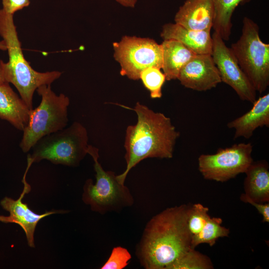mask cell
<instances>
[{"instance_id": "52a82bcc", "label": "cell", "mask_w": 269, "mask_h": 269, "mask_svg": "<svg viewBox=\"0 0 269 269\" xmlns=\"http://www.w3.org/2000/svg\"><path fill=\"white\" fill-rule=\"evenodd\" d=\"M230 48L256 91L265 92L269 85V44L261 40L257 23L244 17L241 35Z\"/></svg>"}, {"instance_id": "9a60e30c", "label": "cell", "mask_w": 269, "mask_h": 269, "mask_svg": "<svg viewBox=\"0 0 269 269\" xmlns=\"http://www.w3.org/2000/svg\"><path fill=\"white\" fill-rule=\"evenodd\" d=\"M163 39L177 40L195 54H212L213 40L211 31H197L176 23L164 24L160 33Z\"/></svg>"}, {"instance_id": "7402d4cb", "label": "cell", "mask_w": 269, "mask_h": 269, "mask_svg": "<svg viewBox=\"0 0 269 269\" xmlns=\"http://www.w3.org/2000/svg\"><path fill=\"white\" fill-rule=\"evenodd\" d=\"M139 79L149 91L152 99L161 97L162 87L166 78L160 69L154 67L147 68L140 73Z\"/></svg>"}, {"instance_id": "3957f363", "label": "cell", "mask_w": 269, "mask_h": 269, "mask_svg": "<svg viewBox=\"0 0 269 269\" xmlns=\"http://www.w3.org/2000/svg\"><path fill=\"white\" fill-rule=\"evenodd\" d=\"M0 36L8 51V61H0L6 82L11 83L30 110L33 109L34 92L43 85H51L59 78L62 72L51 71L40 72L32 68L24 57L14 23L13 15L0 9Z\"/></svg>"}, {"instance_id": "f1b7e54d", "label": "cell", "mask_w": 269, "mask_h": 269, "mask_svg": "<svg viewBox=\"0 0 269 269\" xmlns=\"http://www.w3.org/2000/svg\"><path fill=\"white\" fill-rule=\"evenodd\" d=\"M6 46L4 41L3 40L2 41H0V50L5 51L6 50Z\"/></svg>"}, {"instance_id": "6da1fadb", "label": "cell", "mask_w": 269, "mask_h": 269, "mask_svg": "<svg viewBox=\"0 0 269 269\" xmlns=\"http://www.w3.org/2000/svg\"><path fill=\"white\" fill-rule=\"evenodd\" d=\"M190 205L169 207L147 223L135 254L145 269H167L191 248L192 235L187 225Z\"/></svg>"}, {"instance_id": "2e32d148", "label": "cell", "mask_w": 269, "mask_h": 269, "mask_svg": "<svg viewBox=\"0 0 269 269\" xmlns=\"http://www.w3.org/2000/svg\"><path fill=\"white\" fill-rule=\"evenodd\" d=\"M30 110L25 102L4 82L0 85V119L23 131L27 126Z\"/></svg>"}, {"instance_id": "d4e9b609", "label": "cell", "mask_w": 269, "mask_h": 269, "mask_svg": "<svg viewBox=\"0 0 269 269\" xmlns=\"http://www.w3.org/2000/svg\"><path fill=\"white\" fill-rule=\"evenodd\" d=\"M240 200L243 202L249 203L254 206L263 217V222H269V203H259L249 198L245 193L241 194Z\"/></svg>"}, {"instance_id": "603a6c76", "label": "cell", "mask_w": 269, "mask_h": 269, "mask_svg": "<svg viewBox=\"0 0 269 269\" xmlns=\"http://www.w3.org/2000/svg\"><path fill=\"white\" fill-rule=\"evenodd\" d=\"M209 209L200 203L190 205L188 214L187 225L191 235L198 234L210 218Z\"/></svg>"}, {"instance_id": "8992f818", "label": "cell", "mask_w": 269, "mask_h": 269, "mask_svg": "<svg viewBox=\"0 0 269 269\" xmlns=\"http://www.w3.org/2000/svg\"><path fill=\"white\" fill-rule=\"evenodd\" d=\"M89 145L86 128L74 122L68 127L40 138L28 154L32 163L46 159L55 164L76 167L88 154Z\"/></svg>"}, {"instance_id": "ac0fdd59", "label": "cell", "mask_w": 269, "mask_h": 269, "mask_svg": "<svg viewBox=\"0 0 269 269\" xmlns=\"http://www.w3.org/2000/svg\"><path fill=\"white\" fill-rule=\"evenodd\" d=\"M161 69L166 80L177 79L182 67L196 54L180 42L174 39L163 40Z\"/></svg>"}, {"instance_id": "cb8c5ba5", "label": "cell", "mask_w": 269, "mask_h": 269, "mask_svg": "<svg viewBox=\"0 0 269 269\" xmlns=\"http://www.w3.org/2000/svg\"><path fill=\"white\" fill-rule=\"evenodd\" d=\"M132 259V255L125 248L121 246L114 247L110 257L101 269H123L126 268Z\"/></svg>"}, {"instance_id": "e0dca14e", "label": "cell", "mask_w": 269, "mask_h": 269, "mask_svg": "<svg viewBox=\"0 0 269 269\" xmlns=\"http://www.w3.org/2000/svg\"><path fill=\"white\" fill-rule=\"evenodd\" d=\"M245 194L259 203L269 201V164L264 160L253 162L246 172Z\"/></svg>"}, {"instance_id": "ba28073f", "label": "cell", "mask_w": 269, "mask_h": 269, "mask_svg": "<svg viewBox=\"0 0 269 269\" xmlns=\"http://www.w3.org/2000/svg\"><path fill=\"white\" fill-rule=\"evenodd\" d=\"M113 47L121 75L130 79H139L140 73L147 68H162V46L152 38L125 35L114 42Z\"/></svg>"}, {"instance_id": "4fadbf2b", "label": "cell", "mask_w": 269, "mask_h": 269, "mask_svg": "<svg viewBox=\"0 0 269 269\" xmlns=\"http://www.w3.org/2000/svg\"><path fill=\"white\" fill-rule=\"evenodd\" d=\"M214 9L212 0H186L174 16L175 23L197 31H211Z\"/></svg>"}, {"instance_id": "9c48e42d", "label": "cell", "mask_w": 269, "mask_h": 269, "mask_svg": "<svg viewBox=\"0 0 269 269\" xmlns=\"http://www.w3.org/2000/svg\"><path fill=\"white\" fill-rule=\"evenodd\" d=\"M252 151L251 143L241 142L219 148L214 154H201L198 159L199 171L207 180L227 181L246 172L253 162Z\"/></svg>"}, {"instance_id": "ffe728a7", "label": "cell", "mask_w": 269, "mask_h": 269, "mask_svg": "<svg viewBox=\"0 0 269 269\" xmlns=\"http://www.w3.org/2000/svg\"><path fill=\"white\" fill-rule=\"evenodd\" d=\"M222 223L221 218L210 217L202 230L198 234L192 236L191 248L195 249L201 244H207L212 247L219 238L228 237L230 230L222 226Z\"/></svg>"}, {"instance_id": "4316f807", "label": "cell", "mask_w": 269, "mask_h": 269, "mask_svg": "<svg viewBox=\"0 0 269 269\" xmlns=\"http://www.w3.org/2000/svg\"><path fill=\"white\" fill-rule=\"evenodd\" d=\"M121 5L130 8H134L137 1V0H115Z\"/></svg>"}, {"instance_id": "5b68a950", "label": "cell", "mask_w": 269, "mask_h": 269, "mask_svg": "<svg viewBox=\"0 0 269 269\" xmlns=\"http://www.w3.org/2000/svg\"><path fill=\"white\" fill-rule=\"evenodd\" d=\"M88 154L94 161L96 182L87 179L83 186L82 199L94 211L104 215L108 212H119L131 207L134 198L129 189L119 182L115 173L105 170L99 161V149L89 145Z\"/></svg>"}, {"instance_id": "44dd1931", "label": "cell", "mask_w": 269, "mask_h": 269, "mask_svg": "<svg viewBox=\"0 0 269 269\" xmlns=\"http://www.w3.org/2000/svg\"><path fill=\"white\" fill-rule=\"evenodd\" d=\"M211 259L206 255L190 248L172 263L167 269H212Z\"/></svg>"}, {"instance_id": "30bf717a", "label": "cell", "mask_w": 269, "mask_h": 269, "mask_svg": "<svg viewBox=\"0 0 269 269\" xmlns=\"http://www.w3.org/2000/svg\"><path fill=\"white\" fill-rule=\"evenodd\" d=\"M212 38L211 55L221 81L232 88L240 99L253 104L257 99V91L242 70L230 48L216 32H214Z\"/></svg>"}, {"instance_id": "7a4b0ae2", "label": "cell", "mask_w": 269, "mask_h": 269, "mask_svg": "<svg viewBox=\"0 0 269 269\" xmlns=\"http://www.w3.org/2000/svg\"><path fill=\"white\" fill-rule=\"evenodd\" d=\"M133 110L137 115L135 125L129 126L126 131L124 147L126 167L117 175L122 184L129 172L141 160L147 158H171L180 133L170 118L155 112L137 102Z\"/></svg>"}, {"instance_id": "277c9868", "label": "cell", "mask_w": 269, "mask_h": 269, "mask_svg": "<svg viewBox=\"0 0 269 269\" xmlns=\"http://www.w3.org/2000/svg\"><path fill=\"white\" fill-rule=\"evenodd\" d=\"M36 91L41 97V102L30 111L28 124L22 131L19 146L24 153L43 136L66 128L68 122V97L63 93L56 95L51 85H42Z\"/></svg>"}, {"instance_id": "83f0119b", "label": "cell", "mask_w": 269, "mask_h": 269, "mask_svg": "<svg viewBox=\"0 0 269 269\" xmlns=\"http://www.w3.org/2000/svg\"><path fill=\"white\" fill-rule=\"evenodd\" d=\"M6 82L4 78L3 68L0 64V85Z\"/></svg>"}, {"instance_id": "d6986e66", "label": "cell", "mask_w": 269, "mask_h": 269, "mask_svg": "<svg viewBox=\"0 0 269 269\" xmlns=\"http://www.w3.org/2000/svg\"><path fill=\"white\" fill-rule=\"evenodd\" d=\"M214 9L213 28L225 41L231 34L232 15L236 8L249 0H212Z\"/></svg>"}, {"instance_id": "7c38bea8", "label": "cell", "mask_w": 269, "mask_h": 269, "mask_svg": "<svg viewBox=\"0 0 269 269\" xmlns=\"http://www.w3.org/2000/svg\"><path fill=\"white\" fill-rule=\"evenodd\" d=\"M177 79L187 88L206 91L215 88L221 79L211 54H196L181 69Z\"/></svg>"}, {"instance_id": "5bb4252c", "label": "cell", "mask_w": 269, "mask_h": 269, "mask_svg": "<svg viewBox=\"0 0 269 269\" xmlns=\"http://www.w3.org/2000/svg\"><path fill=\"white\" fill-rule=\"evenodd\" d=\"M253 105L249 111L227 124L228 128L235 130L234 139H248L257 128L269 127V94L256 99Z\"/></svg>"}, {"instance_id": "484cf974", "label": "cell", "mask_w": 269, "mask_h": 269, "mask_svg": "<svg viewBox=\"0 0 269 269\" xmlns=\"http://www.w3.org/2000/svg\"><path fill=\"white\" fill-rule=\"evenodd\" d=\"M30 2V0H2V9L13 15L16 11L28 6Z\"/></svg>"}, {"instance_id": "8fae6325", "label": "cell", "mask_w": 269, "mask_h": 269, "mask_svg": "<svg viewBox=\"0 0 269 269\" xmlns=\"http://www.w3.org/2000/svg\"><path fill=\"white\" fill-rule=\"evenodd\" d=\"M31 161L27 159V166L24 174L22 182L24 188L19 197L16 200L5 197L0 201V205L5 210L9 213L8 216L0 215V222L4 223H15L23 230L27 239V244L31 248H34V235L36 225L42 218L49 215L65 213V210H51L39 214L32 211L27 205L22 202L24 195L30 192V186L26 180L27 173L31 166Z\"/></svg>"}]
</instances>
